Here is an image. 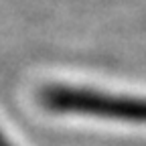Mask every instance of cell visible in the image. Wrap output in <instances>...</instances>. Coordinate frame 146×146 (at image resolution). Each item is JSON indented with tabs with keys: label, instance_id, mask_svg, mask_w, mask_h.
<instances>
[{
	"label": "cell",
	"instance_id": "cell-1",
	"mask_svg": "<svg viewBox=\"0 0 146 146\" xmlns=\"http://www.w3.org/2000/svg\"><path fill=\"white\" fill-rule=\"evenodd\" d=\"M39 102L45 110L59 114H83L94 118H108L120 122L146 124V100L112 96L104 91L67 87V85H47L41 89Z\"/></svg>",
	"mask_w": 146,
	"mask_h": 146
}]
</instances>
